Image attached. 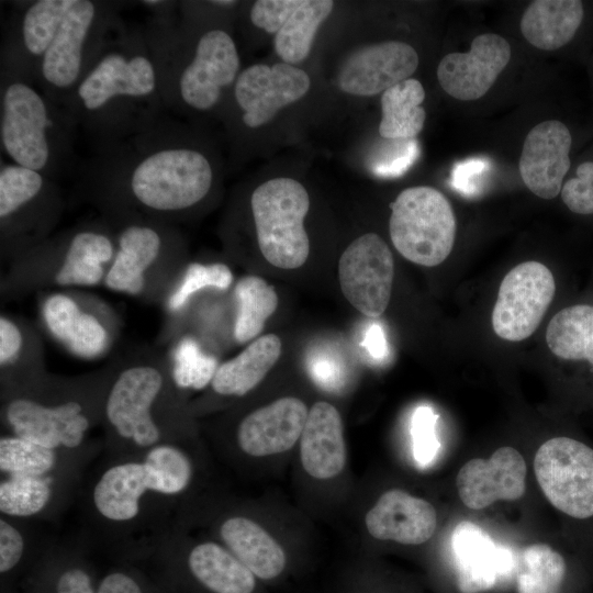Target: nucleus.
I'll use <instances>...</instances> for the list:
<instances>
[{
	"mask_svg": "<svg viewBox=\"0 0 593 593\" xmlns=\"http://www.w3.org/2000/svg\"><path fill=\"white\" fill-rule=\"evenodd\" d=\"M194 479L182 444H161L128 457H103L81 488V533L119 563L148 559L171 528Z\"/></svg>",
	"mask_w": 593,
	"mask_h": 593,
	"instance_id": "1",
	"label": "nucleus"
},
{
	"mask_svg": "<svg viewBox=\"0 0 593 593\" xmlns=\"http://www.w3.org/2000/svg\"><path fill=\"white\" fill-rule=\"evenodd\" d=\"M88 172L110 197L161 219L195 206L214 182L208 156L184 143L172 121L163 116L137 133L100 146Z\"/></svg>",
	"mask_w": 593,
	"mask_h": 593,
	"instance_id": "2",
	"label": "nucleus"
},
{
	"mask_svg": "<svg viewBox=\"0 0 593 593\" xmlns=\"http://www.w3.org/2000/svg\"><path fill=\"white\" fill-rule=\"evenodd\" d=\"M163 107L146 36L121 32L105 40L63 110L104 146L152 125Z\"/></svg>",
	"mask_w": 593,
	"mask_h": 593,
	"instance_id": "3",
	"label": "nucleus"
},
{
	"mask_svg": "<svg viewBox=\"0 0 593 593\" xmlns=\"http://www.w3.org/2000/svg\"><path fill=\"white\" fill-rule=\"evenodd\" d=\"M170 373L137 363L111 377L102 406V456L141 455L161 444H182L179 406Z\"/></svg>",
	"mask_w": 593,
	"mask_h": 593,
	"instance_id": "4",
	"label": "nucleus"
},
{
	"mask_svg": "<svg viewBox=\"0 0 593 593\" xmlns=\"http://www.w3.org/2000/svg\"><path fill=\"white\" fill-rule=\"evenodd\" d=\"M108 381L54 384L38 379L4 395L3 423L10 435L48 448H81L101 424Z\"/></svg>",
	"mask_w": 593,
	"mask_h": 593,
	"instance_id": "5",
	"label": "nucleus"
},
{
	"mask_svg": "<svg viewBox=\"0 0 593 593\" xmlns=\"http://www.w3.org/2000/svg\"><path fill=\"white\" fill-rule=\"evenodd\" d=\"M75 123L33 83L19 76L1 89L0 139L14 164L52 177L70 149Z\"/></svg>",
	"mask_w": 593,
	"mask_h": 593,
	"instance_id": "6",
	"label": "nucleus"
},
{
	"mask_svg": "<svg viewBox=\"0 0 593 593\" xmlns=\"http://www.w3.org/2000/svg\"><path fill=\"white\" fill-rule=\"evenodd\" d=\"M152 575L168 593H257L258 579L226 547L192 541L175 523L146 560Z\"/></svg>",
	"mask_w": 593,
	"mask_h": 593,
	"instance_id": "7",
	"label": "nucleus"
},
{
	"mask_svg": "<svg viewBox=\"0 0 593 593\" xmlns=\"http://www.w3.org/2000/svg\"><path fill=\"white\" fill-rule=\"evenodd\" d=\"M164 107L181 104L194 111H209L233 85L240 59L233 37L222 29L202 33L188 60L154 59Z\"/></svg>",
	"mask_w": 593,
	"mask_h": 593,
	"instance_id": "8",
	"label": "nucleus"
},
{
	"mask_svg": "<svg viewBox=\"0 0 593 593\" xmlns=\"http://www.w3.org/2000/svg\"><path fill=\"white\" fill-rule=\"evenodd\" d=\"M260 253L281 269L301 267L310 254L304 220L310 210L306 189L295 179L279 177L260 183L250 195Z\"/></svg>",
	"mask_w": 593,
	"mask_h": 593,
	"instance_id": "9",
	"label": "nucleus"
},
{
	"mask_svg": "<svg viewBox=\"0 0 593 593\" xmlns=\"http://www.w3.org/2000/svg\"><path fill=\"white\" fill-rule=\"evenodd\" d=\"M390 208V237L404 258L435 267L449 256L457 225L452 208L440 191L427 186L406 188Z\"/></svg>",
	"mask_w": 593,
	"mask_h": 593,
	"instance_id": "10",
	"label": "nucleus"
},
{
	"mask_svg": "<svg viewBox=\"0 0 593 593\" xmlns=\"http://www.w3.org/2000/svg\"><path fill=\"white\" fill-rule=\"evenodd\" d=\"M108 15L97 2L72 0L34 74L43 93L55 104L65 103L105 42Z\"/></svg>",
	"mask_w": 593,
	"mask_h": 593,
	"instance_id": "11",
	"label": "nucleus"
},
{
	"mask_svg": "<svg viewBox=\"0 0 593 593\" xmlns=\"http://www.w3.org/2000/svg\"><path fill=\"white\" fill-rule=\"evenodd\" d=\"M537 482L549 503L579 523L593 519V447L561 435L545 441L534 459Z\"/></svg>",
	"mask_w": 593,
	"mask_h": 593,
	"instance_id": "12",
	"label": "nucleus"
},
{
	"mask_svg": "<svg viewBox=\"0 0 593 593\" xmlns=\"http://www.w3.org/2000/svg\"><path fill=\"white\" fill-rule=\"evenodd\" d=\"M102 452V443L93 441L60 469L43 475H1L2 515L48 523L56 521L79 496L85 472Z\"/></svg>",
	"mask_w": 593,
	"mask_h": 593,
	"instance_id": "13",
	"label": "nucleus"
},
{
	"mask_svg": "<svg viewBox=\"0 0 593 593\" xmlns=\"http://www.w3.org/2000/svg\"><path fill=\"white\" fill-rule=\"evenodd\" d=\"M556 293V281L548 267L525 261L503 278L492 311L495 334L510 342L528 338L539 326Z\"/></svg>",
	"mask_w": 593,
	"mask_h": 593,
	"instance_id": "14",
	"label": "nucleus"
},
{
	"mask_svg": "<svg viewBox=\"0 0 593 593\" xmlns=\"http://www.w3.org/2000/svg\"><path fill=\"white\" fill-rule=\"evenodd\" d=\"M394 261L387 243L366 233L348 245L338 261V280L346 300L368 317L387 310L392 292Z\"/></svg>",
	"mask_w": 593,
	"mask_h": 593,
	"instance_id": "15",
	"label": "nucleus"
},
{
	"mask_svg": "<svg viewBox=\"0 0 593 593\" xmlns=\"http://www.w3.org/2000/svg\"><path fill=\"white\" fill-rule=\"evenodd\" d=\"M309 75L287 63L272 66L256 64L239 72L234 82V98L242 110V121L250 128L270 122L277 112L306 94Z\"/></svg>",
	"mask_w": 593,
	"mask_h": 593,
	"instance_id": "16",
	"label": "nucleus"
},
{
	"mask_svg": "<svg viewBox=\"0 0 593 593\" xmlns=\"http://www.w3.org/2000/svg\"><path fill=\"white\" fill-rule=\"evenodd\" d=\"M418 55L407 43L385 41L354 51L342 64L337 83L344 92L371 97L409 79Z\"/></svg>",
	"mask_w": 593,
	"mask_h": 593,
	"instance_id": "17",
	"label": "nucleus"
},
{
	"mask_svg": "<svg viewBox=\"0 0 593 593\" xmlns=\"http://www.w3.org/2000/svg\"><path fill=\"white\" fill-rule=\"evenodd\" d=\"M511 59L508 42L493 33L474 37L467 53H450L437 67V79L443 90L461 101L483 97Z\"/></svg>",
	"mask_w": 593,
	"mask_h": 593,
	"instance_id": "18",
	"label": "nucleus"
},
{
	"mask_svg": "<svg viewBox=\"0 0 593 593\" xmlns=\"http://www.w3.org/2000/svg\"><path fill=\"white\" fill-rule=\"evenodd\" d=\"M451 549L456 581L461 593H480L515 574L511 550L497 542L479 525L462 521L454 528Z\"/></svg>",
	"mask_w": 593,
	"mask_h": 593,
	"instance_id": "19",
	"label": "nucleus"
},
{
	"mask_svg": "<svg viewBox=\"0 0 593 593\" xmlns=\"http://www.w3.org/2000/svg\"><path fill=\"white\" fill-rule=\"evenodd\" d=\"M89 540L80 533L75 539H54L15 593H97L99 579L89 551Z\"/></svg>",
	"mask_w": 593,
	"mask_h": 593,
	"instance_id": "20",
	"label": "nucleus"
},
{
	"mask_svg": "<svg viewBox=\"0 0 593 593\" xmlns=\"http://www.w3.org/2000/svg\"><path fill=\"white\" fill-rule=\"evenodd\" d=\"M526 472L523 456L513 447H501L489 459L474 458L460 468L456 478L459 497L472 510L499 500H518L526 490Z\"/></svg>",
	"mask_w": 593,
	"mask_h": 593,
	"instance_id": "21",
	"label": "nucleus"
},
{
	"mask_svg": "<svg viewBox=\"0 0 593 593\" xmlns=\"http://www.w3.org/2000/svg\"><path fill=\"white\" fill-rule=\"evenodd\" d=\"M572 137L569 128L558 120H547L526 135L518 163L525 186L537 197L556 198L570 169Z\"/></svg>",
	"mask_w": 593,
	"mask_h": 593,
	"instance_id": "22",
	"label": "nucleus"
},
{
	"mask_svg": "<svg viewBox=\"0 0 593 593\" xmlns=\"http://www.w3.org/2000/svg\"><path fill=\"white\" fill-rule=\"evenodd\" d=\"M309 410L303 401L286 396L242 418L236 445L250 457H265L291 449L301 437Z\"/></svg>",
	"mask_w": 593,
	"mask_h": 593,
	"instance_id": "23",
	"label": "nucleus"
},
{
	"mask_svg": "<svg viewBox=\"0 0 593 593\" xmlns=\"http://www.w3.org/2000/svg\"><path fill=\"white\" fill-rule=\"evenodd\" d=\"M368 533L379 540L421 545L432 538L437 526L435 507L403 490L384 492L366 514Z\"/></svg>",
	"mask_w": 593,
	"mask_h": 593,
	"instance_id": "24",
	"label": "nucleus"
},
{
	"mask_svg": "<svg viewBox=\"0 0 593 593\" xmlns=\"http://www.w3.org/2000/svg\"><path fill=\"white\" fill-rule=\"evenodd\" d=\"M303 469L313 478L327 480L338 475L347 460L343 422L338 410L318 401L306 417L300 437Z\"/></svg>",
	"mask_w": 593,
	"mask_h": 593,
	"instance_id": "25",
	"label": "nucleus"
},
{
	"mask_svg": "<svg viewBox=\"0 0 593 593\" xmlns=\"http://www.w3.org/2000/svg\"><path fill=\"white\" fill-rule=\"evenodd\" d=\"M163 247L164 237L154 224L125 225L119 233L118 249L105 273L107 287L132 295L142 293L146 271L156 262Z\"/></svg>",
	"mask_w": 593,
	"mask_h": 593,
	"instance_id": "26",
	"label": "nucleus"
},
{
	"mask_svg": "<svg viewBox=\"0 0 593 593\" xmlns=\"http://www.w3.org/2000/svg\"><path fill=\"white\" fill-rule=\"evenodd\" d=\"M221 544L260 581H272L287 568L279 542L258 523L243 515L225 517L217 527Z\"/></svg>",
	"mask_w": 593,
	"mask_h": 593,
	"instance_id": "27",
	"label": "nucleus"
},
{
	"mask_svg": "<svg viewBox=\"0 0 593 593\" xmlns=\"http://www.w3.org/2000/svg\"><path fill=\"white\" fill-rule=\"evenodd\" d=\"M43 318L48 332L79 357H97L108 346V332L101 321L81 311L67 294L48 296L43 304Z\"/></svg>",
	"mask_w": 593,
	"mask_h": 593,
	"instance_id": "28",
	"label": "nucleus"
},
{
	"mask_svg": "<svg viewBox=\"0 0 593 593\" xmlns=\"http://www.w3.org/2000/svg\"><path fill=\"white\" fill-rule=\"evenodd\" d=\"M281 340L275 334L254 339L234 358L221 363L210 383L214 393L243 396L256 388L278 361Z\"/></svg>",
	"mask_w": 593,
	"mask_h": 593,
	"instance_id": "29",
	"label": "nucleus"
},
{
	"mask_svg": "<svg viewBox=\"0 0 593 593\" xmlns=\"http://www.w3.org/2000/svg\"><path fill=\"white\" fill-rule=\"evenodd\" d=\"M583 14V4L578 0L533 1L522 16L521 32L536 48L555 51L573 38Z\"/></svg>",
	"mask_w": 593,
	"mask_h": 593,
	"instance_id": "30",
	"label": "nucleus"
},
{
	"mask_svg": "<svg viewBox=\"0 0 593 593\" xmlns=\"http://www.w3.org/2000/svg\"><path fill=\"white\" fill-rule=\"evenodd\" d=\"M42 522L0 515V574L2 592L23 578L55 537L40 530Z\"/></svg>",
	"mask_w": 593,
	"mask_h": 593,
	"instance_id": "31",
	"label": "nucleus"
},
{
	"mask_svg": "<svg viewBox=\"0 0 593 593\" xmlns=\"http://www.w3.org/2000/svg\"><path fill=\"white\" fill-rule=\"evenodd\" d=\"M546 343L556 357L593 374V302L571 304L557 312L547 326Z\"/></svg>",
	"mask_w": 593,
	"mask_h": 593,
	"instance_id": "32",
	"label": "nucleus"
},
{
	"mask_svg": "<svg viewBox=\"0 0 593 593\" xmlns=\"http://www.w3.org/2000/svg\"><path fill=\"white\" fill-rule=\"evenodd\" d=\"M114 245L109 235L97 230L75 233L55 275L59 286H96L105 278L104 266L113 260Z\"/></svg>",
	"mask_w": 593,
	"mask_h": 593,
	"instance_id": "33",
	"label": "nucleus"
},
{
	"mask_svg": "<svg viewBox=\"0 0 593 593\" xmlns=\"http://www.w3.org/2000/svg\"><path fill=\"white\" fill-rule=\"evenodd\" d=\"M425 99L422 83L409 78L384 91L381 96L382 118L379 134L388 139H410L423 130L426 112L421 105Z\"/></svg>",
	"mask_w": 593,
	"mask_h": 593,
	"instance_id": "34",
	"label": "nucleus"
},
{
	"mask_svg": "<svg viewBox=\"0 0 593 593\" xmlns=\"http://www.w3.org/2000/svg\"><path fill=\"white\" fill-rule=\"evenodd\" d=\"M92 441L78 449H54L13 435L0 438L1 475H43L66 466Z\"/></svg>",
	"mask_w": 593,
	"mask_h": 593,
	"instance_id": "35",
	"label": "nucleus"
},
{
	"mask_svg": "<svg viewBox=\"0 0 593 593\" xmlns=\"http://www.w3.org/2000/svg\"><path fill=\"white\" fill-rule=\"evenodd\" d=\"M569 573L566 557L547 544H533L517 558V593H563Z\"/></svg>",
	"mask_w": 593,
	"mask_h": 593,
	"instance_id": "36",
	"label": "nucleus"
},
{
	"mask_svg": "<svg viewBox=\"0 0 593 593\" xmlns=\"http://www.w3.org/2000/svg\"><path fill=\"white\" fill-rule=\"evenodd\" d=\"M71 3L72 0H37L31 2L22 13L20 44L22 55L31 64L32 79Z\"/></svg>",
	"mask_w": 593,
	"mask_h": 593,
	"instance_id": "37",
	"label": "nucleus"
},
{
	"mask_svg": "<svg viewBox=\"0 0 593 593\" xmlns=\"http://www.w3.org/2000/svg\"><path fill=\"white\" fill-rule=\"evenodd\" d=\"M333 8L331 0H304L275 37L276 53L283 63L295 66L309 56L315 34Z\"/></svg>",
	"mask_w": 593,
	"mask_h": 593,
	"instance_id": "38",
	"label": "nucleus"
},
{
	"mask_svg": "<svg viewBox=\"0 0 593 593\" xmlns=\"http://www.w3.org/2000/svg\"><path fill=\"white\" fill-rule=\"evenodd\" d=\"M234 295L237 304L234 337L243 344L255 339L262 331L278 306V295L272 286L257 276L240 278Z\"/></svg>",
	"mask_w": 593,
	"mask_h": 593,
	"instance_id": "39",
	"label": "nucleus"
},
{
	"mask_svg": "<svg viewBox=\"0 0 593 593\" xmlns=\"http://www.w3.org/2000/svg\"><path fill=\"white\" fill-rule=\"evenodd\" d=\"M49 179L18 164H2L0 169L1 225L25 210L48 191Z\"/></svg>",
	"mask_w": 593,
	"mask_h": 593,
	"instance_id": "40",
	"label": "nucleus"
},
{
	"mask_svg": "<svg viewBox=\"0 0 593 593\" xmlns=\"http://www.w3.org/2000/svg\"><path fill=\"white\" fill-rule=\"evenodd\" d=\"M219 366L194 338L183 337L172 351L170 376L179 389L201 390L211 383Z\"/></svg>",
	"mask_w": 593,
	"mask_h": 593,
	"instance_id": "41",
	"label": "nucleus"
},
{
	"mask_svg": "<svg viewBox=\"0 0 593 593\" xmlns=\"http://www.w3.org/2000/svg\"><path fill=\"white\" fill-rule=\"evenodd\" d=\"M232 281L233 273L225 264L192 262L187 267L179 286L170 294L168 306L172 311H178L195 292L204 288L225 290Z\"/></svg>",
	"mask_w": 593,
	"mask_h": 593,
	"instance_id": "42",
	"label": "nucleus"
},
{
	"mask_svg": "<svg viewBox=\"0 0 593 593\" xmlns=\"http://www.w3.org/2000/svg\"><path fill=\"white\" fill-rule=\"evenodd\" d=\"M97 593H168L152 575L131 563H119L99 578Z\"/></svg>",
	"mask_w": 593,
	"mask_h": 593,
	"instance_id": "43",
	"label": "nucleus"
},
{
	"mask_svg": "<svg viewBox=\"0 0 593 593\" xmlns=\"http://www.w3.org/2000/svg\"><path fill=\"white\" fill-rule=\"evenodd\" d=\"M437 418L428 406H419L413 414V454L419 465L430 463L438 452L439 441L435 430Z\"/></svg>",
	"mask_w": 593,
	"mask_h": 593,
	"instance_id": "44",
	"label": "nucleus"
},
{
	"mask_svg": "<svg viewBox=\"0 0 593 593\" xmlns=\"http://www.w3.org/2000/svg\"><path fill=\"white\" fill-rule=\"evenodd\" d=\"M575 174L562 184V202L575 214L593 215V161L579 165Z\"/></svg>",
	"mask_w": 593,
	"mask_h": 593,
	"instance_id": "45",
	"label": "nucleus"
},
{
	"mask_svg": "<svg viewBox=\"0 0 593 593\" xmlns=\"http://www.w3.org/2000/svg\"><path fill=\"white\" fill-rule=\"evenodd\" d=\"M304 0H258L251 5V23L267 33L277 34Z\"/></svg>",
	"mask_w": 593,
	"mask_h": 593,
	"instance_id": "46",
	"label": "nucleus"
},
{
	"mask_svg": "<svg viewBox=\"0 0 593 593\" xmlns=\"http://www.w3.org/2000/svg\"><path fill=\"white\" fill-rule=\"evenodd\" d=\"M489 169L490 164L484 159L472 158L461 161L454 168L451 183L462 194L473 195L480 190L483 176Z\"/></svg>",
	"mask_w": 593,
	"mask_h": 593,
	"instance_id": "47",
	"label": "nucleus"
},
{
	"mask_svg": "<svg viewBox=\"0 0 593 593\" xmlns=\"http://www.w3.org/2000/svg\"><path fill=\"white\" fill-rule=\"evenodd\" d=\"M23 346V335L18 325L7 316L0 317V365L1 368L13 366Z\"/></svg>",
	"mask_w": 593,
	"mask_h": 593,
	"instance_id": "48",
	"label": "nucleus"
},
{
	"mask_svg": "<svg viewBox=\"0 0 593 593\" xmlns=\"http://www.w3.org/2000/svg\"><path fill=\"white\" fill-rule=\"evenodd\" d=\"M312 376L323 384H331L338 380L339 366L335 358L326 355L315 356L311 360Z\"/></svg>",
	"mask_w": 593,
	"mask_h": 593,
	"instance_id": "49",
	"label": "nucleus"
},
{
	"mask_svg": "<svg viewBox=\"0 0 593 593\" xmlns=\"http://www.w3.org/2000/svg\"><path fill=\"white\" fill-rule=\"evenodd\" d=\"M362 345L372 358L382 359L388 354L385 335L379 324H371L365 332Z\"/></svg>",
	"mask_w": 593,
	"mask_h": 593,
	"instance_id": "50",
	"label": "nucleus"
},
{
	"mask_svg": "<svg viewBox=\"0 0 593 593\" xmlns=\"http://www.w3.org/2000/svg\"><path fill=\"white\" fill-rule=\"evenodd\" d=\"M211 3H213L214 5H217V7H233L237 2L230 0V1H211Z\"/></svg>",
	"mask_w": 593,
	"mask_h": 593,
	"instance_id": "51",
	"label": "nucleus"
}]
</instances>
